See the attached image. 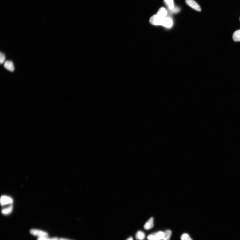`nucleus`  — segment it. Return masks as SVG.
<instances>
[{
	"label": "nucleus",
	"instance_id": "obj_17",
	"mask_svg": "<svg viewBox=\"0 0 240 240\" xmlns=\"http://www.w3.org/2000/svg\"><path fill=\"white\" fill-rule=\"evenodd\" d=\"M170 11L173 13H178L180 11V9L179 7H174L173 9H169Z\"/></svg>",
	"mask_w": 240,
	"mask_h": 240
},
{
	"label": "nucleus",
	"instance_id": "obj_13",
	"mask_svg": "<svg viewBox=\"0 0 240 240\" xmlns=\"http://www.w3.org/2000/svg\"><path fill=\"white\" fill-rule=\"evenodd\" d=\"M164 2L169 9H172L174 7L173 0H164Z\"/></svg>",
	"mask_w": 240,
	"mask_h": 240
},
{
	"label": "nucleus",
	"instance_id": "obj_1",
	"mask_svg": "<svg viewBox=\"0 0 240 240\" xmlns=\"http://www.w3.org/2000/svg\"><path fill=\"white\" fill-rule=\"evenodd\" d=\"M164 235V232L160 231L148 236L147 239L149 240H162L163 239Z\"/></svg>",
	"mask_w": 240,
	"mask_h": 240
},
{
	"label": "nucleus",
	"instance_id": "obj_20",
	"mask_svg": "<svg viewBox=\"0 0 240 240\" xmlns=\"http://www.w3.org/2000/svg\"><path fill=\"white\" fill-rule=\"evenodd\" d=\"M126 240H133V238L132 237H129V238Z\"/></svg>",
	"mask_w": 240,
	"mask_h": 240
},
{
	"label": "nucleus",
	"instance_id": "obj_3",
	"mask_svg": "<svg viewBox=\"0 0 240 240\" xmlns=\"http://www.w3.org/2000/svg\"><path fill=\"white\" fill-rule=\"evenodd\" d=\"M163 18L160 17L157 14V15H155L152 16L151 18L150 19V22L153 25L161 26Z\"/></svg>",
	"mask_w": 240,
	"mask_h": 240
},
{
	"label": "nucleus",
	"instance_id": "obj_14",
	"mask_svg": "<svg viewBox=\"0 0 240 240\" xmlns=\"http://www.w3.org/2000/svg\"><path fill=\"white\" fill-rule=\"evenodd\" d=\"M165 235L163 239L162 240H170L171 235V231L169 230L165 231Z\"/></svg>",
	"mask_w": 240,
	"mask_h": 240
},
{
	"label": "nucleus",
	"instance_id": "obj_12",
	"mask_svg": "<svg viewBox=\"0 0 240 240\" xmlns=\"http://www.w3.org/2000/svg\"><path fill=\"white\" fill-rule=\"evenodd\" d=\"M145 233L141 231L137 232L135 235L136 239L138 240H143L145 239Z\"/></svg>",
	"mask_w": 240,
	"mask_h": 240
},
{
	"label": "nucleus",
	"instance_id": "obj_10",
	"mask_svg": "<svg viewBox=\"0 0 240 240\" xmlns=\"http://www.w3.org/2000/svg\"><path fill=\"white\" fill-rule=\"evenodd\" d=\"M13 210V206L11 205L10 206L5 208H4L1 211V212L3 214L8 215L11 213Z\"/></svg>",
	"mask_w": 240,
	"mask_h": 240
},
{
	"label": "nucleus",
	"instance_id": "obj_9",
	"mask_svg": "<svg viewBox=\"0 0 240 240\" xmlns=\"http://www.w3.org/2000/svg\"><path fill=\"white\" fill-rule=\"evenodd\" d=\"M167 14V11L164 7L160 8L157 13V15L162 18L166 17Z\"/></svg>",
	"mask_w": 240,
	"mask_h": 240
},
{
	"label": "nucleus",
	"instance_id": "obj_15",
	"mask_svg": "<svg viewBox=\"0 0 240 240\" xmlns=\"http://www.w3.org/2000/svg\"><path fill=\"white\" fill-rule=\"evenodd\" d=\"M181 240H193L187 233H184L180 237Z\"/></svg>",
	"mask_w": 240,
	"mask_h": 240
},
{
	"label": "nucleus",
	"instance_id": "obj_6",
	"mask_svg": "<svg viewBox=\"0 0 240 240\" xmlns=\"http://www.w3.org/2000/svg\"><path fill=\"white\" fill-rule=\"evenodd\" d=\"M13 202V200L9 197L7 196H2L1 198V203L2 206L5 205L11 204Z\"/></svg>",
	"mask_w": 240,
	"mask_h": 240
},
{
	"label": "nucleus",
	"instance_id": "obj_4",
	"mask_svg": "<svg viewBox=\"0 0 240 240\" xmlns=\"http://www.w3.org/2000/svg\"><path fill=\"white\" fill-rule=\"evenodd\" d=\"M186 2L188 5L196 11H200L202 10L200 5L194 0H186Z\"/></svg>",
	"mask_w": 240,
	"mask_h": 240
},
{
	"label": "nucleus",
	"instance_id": "obj_8",
	"mask_svg": "<svg viewBox=\"0 0 240 240\" xmlns=\"http://www.w3.org/2000/svg\"><path fill=\"white\" fill-rule=\"evenodd\" d=\"M154 226L153 218L151 217L149 220L145 223L144 225V228L146 230H149L152 229Z\"/></svg>",
	"mask_w": 240,
	"mask_h": 240
},
{
	"label": "nucleus",
	"instance_id": "obj_2",
	"mask_svg": "<svg viewBox=\"0 0 240 240\" xmlns=\"http://www.w3.org/2000/svg\"><path fill=\"white\" fill-rule=\"evenodd\" d=\"M30 233L32 235L38 237H48V234L46 231L37 229H32L30 231Z\"/></svg>",
	"mask_w": 240,
	"mask_h": 240
},
{
	"label": "nucleus",
	"instance_id": "obj_11",
	"mask_svg": "<svg viewBox=\"0 0 240 240\" xmlns=\"http://www.w3.org/2000/svg\"><path fill=\"white\" fill-rule=\"evenodd\" d=\"M233 39L235 42H240V30L236 31L233 35Z\"/></svg>",
	"mask_w": 240,
	"mask_h": 240
},
{
	"label": "nucleus",
	"instance_id": "obj_16",
	"mask_svg": "<svg viewBox=\"0 0 240 240\" xmlns=\"http://www.w3.org/2000/svg\"><path fill=\"white\" fill-rule=\"evenodd\" d=\"M5 54L1 52L0 53V63L1 64L5 63Z\"/></svg>",
	"mask_w": 240,
	"mask_h": 240
},
{
	"label": "nucleus",
	"instance_id": "obj_18",
	"mask_svg": "<svg viewBox=\"0 0 240 240\" xmlns=\"http://www.w3.org/2000/svg\"><path fill=\"white\" fill-rule=\"evenodd\" d=\"M37 240H52V238L50 239L48 237H38Z\"/></svg>",
	"mask_w": 240,
	"mask_h": 240
},
{
	"label": "nucleus",
	"instance_id": "obj_19",
	"mask_svg": "<svg viewBox=\"0 0 240 240\" xmlns=\"http://www.w3.org/2000/svg\"><path fill=\"white\" fill-rule=\"evenodd\" d=\"M59 240H73L71 239H66V238H60L59 239Z\"/></svg>",
	"mask_w": 240,
	"mask_h": 240
},
{
	"label": "nucleus",
	"instance_id": "obj_7",
	"mask_svg": "<svg viewBox=\"0 0 240 240\" xmlns=\"http://www.w3.org/2000/svg\"><path fill=\"white\" fill-rule=\"evenodd\" d=\"M4 67L6 69L10 71L13 72L14 70L13 63L11 61H6L4 63Z\"/></svg>",
	"mask_w": 240,
	"mask_h": 240
},
{
	"label": "nucleus",
	"instance_id": "obj_5",
	"mask_svg": "<svg viewBox=\"0 0 240 240\" xmlns=\"http://www.w3.org/2000/svg\"><path fill=\"white\" fill-rule=\"evenodd\" d=\"M173 20L171 18L169 17H166L163 18L161 26L165 27L166 28H169L171 27L173 25Z\"/></svg>",
	"mask_w": 240,
	"mask_h": 240
},
{
	"label": "nucleus",
	"instance_id": "obj_21",
	"mask_svg": "<svg viewBox=\"0 0 240 240\" xmlns=\"http://www.w3.org/2000/svg\"><path fill=\"white\" fill-rule=\"evenodd\" d=\"M239 20H240V18H239Z\"/></svg>",
	"mask_w": 240,
	"mask_h": 240
}]
</instances>
